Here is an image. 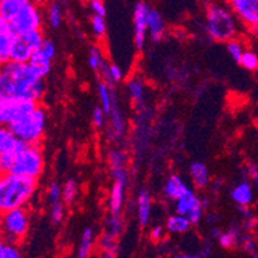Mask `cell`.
Wrapping results in <instances>:
<instances>
[{"instance_id":"obj_26","label":"cell","mask_w":258,"mask_h":258,"mask_svg":"<svg viewBox=\"0 0 258 258\" xmlns=\"http://www.w3.org/2000/svg\"><path fill=\"white\" fill-rule=\"evenodd\" d=\"M47 20L48 24L52 29L57 30L61 27L62 22H63V11H62V4L56 3V2H53V3L49 4L47 9Z\"/></svg>"},{"instance_id":"obj_27","label":"cell","mask_w":258,"mask_h":258,"mask_svg":"<svg viewBox=\"0 0 258 258\" xmlns=\"http://www.w3.org/2000/svg\"><path fill=\"white\" fill-rule=\"evenodd\" d=\"M93 230H92L91 227L85 229L82 234V238H80V244L79 248H78L77 258H88V255L91 254L92 246H93Z\"/></svg>"},{"instance_id":"obj_17","label":"cell","mask_w":258,"mask_h":258,"mask_svg":"<svg viewBox=\"0 0 258 258\" xmlns=\"http://www.w3.org/2000/svg\"><path fill=\"white\" fill-rule=\"evenodd\" d=\"M190 186L183 181L179 174H170L163 186V195L170 202H176L182 195H185Z\"/></svg>"},{"instance_id":"obj_6","label":"cell","mask_w":258,"mask_h":258,"mask_svg":"<svg viewBox=\"0 0 258 258\" xmlns=\"http://www.w3.org/2000/svg\"><path fill=\"white\" fill-rule=\"evenodd\" d=\"M30 211L20 207L0 214V236L7 243L15 244L24 240L30 230Z\"/></svg>"},{"instance_id":"obj_41","label":"cell","mask_w":258,"mask_h":258,"mask_svg":"<svg viewBox=\"0 0 258 258\" xmlns=\"http://www.w3.org/2000/svg\"><path fill=\"white\" fill-rule=\"evenodd\" d=\"M243 173L245 174V178L254 179L258 176V165L253 163V161H248L245 167H244Z\"/></svg>"},{"instance_id":"obj_16","label":"cell","mask_w":258,"mask_h":258,"mask_svg":"<svg viewBox=\"0 0 258 258\" xmlns=\"http://www.w3.org/2000/svg\"><path fill=\"white\" fill-rule=\"evenodd\" d=\"M147 26H149L150 39L154 43H160L164 39L165 32H167V24L163 15L153 7H150L149 13H147Z\"/></svg>"},{"instance_id":"obj_18","label":"cell","mask_w":258,"mask_h":258,"mask_svg":"<svg viewBox=\"0 0 258 258\" xmlns=\"http://www.w3.org/2000/svg\"><path fill=\"white\" fill-rule=\"evenodd\" d=\"M232 202L238 207H250L253 203V187L248 178H243L231 188L230 192Z\"/></svg>"},{"instance_id":"obj_22","label":"cell","mask_w":258,"mask_h":258,"mask_svg":"<svg viewBox=\"0 0 258 258\" xmlns=\"http://www.w3.org/2000/svg\"><path fill=\"white\" fill-rule=\"evenodd\" d=\"M114 89L115 87L110 85L109 83H106L103 79L98 80V83H97V94H98V98H100V106L107 116L111 112Z\"/></svg>"},{"instance_id":"obj_2","label":"cell","mask_w":258,"mask_h":258,"mask_svg":"<svg viewBox=\"0 0 258 258\" xmlns=\"http://www.w3.org/2000/svg\"><path fill=\"white\" fill-rule=\"evenodd\" d=\"M39 188V181L31 177L0 173V214L26 207Z\"/></svg>"},{"instance_id":"obj_15","label":"cell","mask_w":258,"mask_h":258,"mask_svg":"<svg viewBox=\"0 0 258 258\" xmlns=\"http://www.w3.org/2000/svg\"><path fill=\"white\" fill-rule=\"evenodd\" d=\"M110 124H109V137L111 141L120 142L123 141L126 133L125 117H124L123 110L119 103L116 91L114 89V96H112V107L111 112L109 114Z\"/></svg>"},{"instance_id":"obj_39","label":"cell","mask_w":258,"mask_h":258,"mask_svg":"<svg viewBox=\"0 0 258 258\" xmlns=\"http://www.w3.org/2000/svg\"><path fill=\"white\" fill-rule=\"evenodd\" d=\"M106 112L103 111V109L100 105L96 106L93 110V114H92V121H93V125L97 129H102L106 124Z\"/></svg>"},{"instance_id":"obj_51","label":"cell","mask_w":258,"mask_h":258,"mask_svg":"<svg viewBox=\"0 0 258 258\" xmlns=\"http://www.w3.org/2000/svg\"><path fill=\"white\" fill-rule=\"evenodd\" d=\"M254 73H255V78H257V80H258V70L254 71Z\"/></svg>"},{"instance_id":"obj_4","label":"cell","mask_w":258,"mask_h":258,"mask_svg":"<svg viewBox=\"0 0 258 258\" xmlns=\"http://www.w3.org/2000/svg\"><path fill=\"white\" fill-rule=\"evenodd\" d=\"M48 112L44 106L39 103L36 109L13 121L9 128L16 137L25 144L40 145L47 132Z\"/></svg>"},{"instance_id":"obj_44","label":"cell","mask_w":258,"mask_h":258,"mask_svg":"<svg viewBox=\"0 0 258 258\" xmlns=\"http://www.w3.org/2000/svg\"><path fill=\"white\" fill-rule=\"evenodd\" d=\"M6 32H13L12 26H11V21L7 20V18L0 13V34H6Z\"/></svg>"},{"instance_id":"obj_37","label":"cell","mask_w":258,"mask_h":258,"mask_svg":"<svg viewBox=\"0 0 258 258\" xmlns=\"http://www.w3.org/2000/svg\"><path fill=\"white\" fill-rule=\"evenodd\" d=\"M18 146L16 149L8 150V151H4V153L0 154V173H9L11 172V168L13 165V160H15L16 151H17Z\"/></svg>"},{"instance_id":"obj_48","label":"cell","mask_w":258,"mask_h":258,"mask_svg":"<svg viewBox=\"0 0 258 258\" xmlns=\"http://www.w3.org/2000/svg\"><path fill=\"white\" fill-rule=\"evenodd\" d=\"M253 181H254V187H255V188H257V190H258V176H257V177H255V178H254V179H253Z\"/></svg>"},{"instance_id":"obj_9","label":"cell","mask_w":258,"mask_h":258,"mask_svg":"<svg viewBox=\"0 0 258 258\" xmlns=\"http://www.w3.org/2000/svg\"><path fill=\"white\" fill-rule=\"evenodd\" d=\"M38 105L39 102L27 98H0V125L9 126L36 109Z\"/></svg>"},{"instance_id":"obj_47","label":"cell","mask_w":258,"mask_h":258,"mask_svg":"<svg viewBox=\"0 0 258 258\" xmlns=\"http://www.w3.org/2000/svg\"><path fill=\"white\" fill-rule=\"evenodd\" d=\"M174 258H200L199 255H195V254H178L176 255Z\"/></svg>"},{"instance_id":"obj_38","label":"cell","mask_w":258,"mask_h":258,"mask_svg":"<svg viewBox=\"0 0 258 258\" xmlns=\"http://www.w3.org/2000/svg\"><path fill=\"white\" fill-rule=\"evenodd\" d=\"M63 204L64 203L61 200V202H57L50 206L49 216H50V220H52V222L54 223V225H57V223L61 222L62 218H63V214H64Z\"/></svg>"},{"instance_id":"obj_28","label":"cell","mask_w":258,"mask_h":258,"mask_svg":"<svg viewBox=\"0 0 258 258\" xmlns=\"http://www.w3.org/2000/svg\"><path fill=\"white\" fill-rule=\"evenodd\" d=\"M79 195V185L75 178H69L62 186V202L64 204H73L78 199Z\"/></svg>"},{"instance_id":"obj_45","label":"cell","mask_w":258,"mask_h":258,"mask_svg":"<svg viewBox=\"0 0 258 258\" xmlns=\"http://www.w3.org/2000/svg\"><path fill=\"white\" fill-rule=\"evenodd\" d=\"M164 235V229L161 226H155L151 229V234H150V238L153 239L154 241H160L161 238Z\"/></svg>"},{"instance_id":"obj_40","label":"cell","mask_w":258,"mask_h":258,"mask_svg":"<svg viewBox=\"0 0 258 258\" xmlns=\"http://www.w3.org/2000/svg\"><path fill=\"white\" fill-rule=\"evenodd\" d=\"M89 7H91L93 15L101 16V17H106L107 15V9H106L103 0H89Z\"/></svg>"},{"instance_id":"obj_32","label":"cell","mask_w":258,"mask_h":258,"mask_svg":"<svg viewBox=\"0 0 258 258\" xmlns=\"http://www.w3.org/2000/svg\"><path fill=\"white\" fill-rule=\"evenodd\" d=\"M121 213H110L109 218H107V222H106V226H107V230H106V235H109L110 238L116 239L119 232L121 230Z\"/></svg>"},{"instance_id":"obj_35","label":"cell","mask_w":258,"mask_h":258,"mask_svg":"<svg viewBox=\"0 0 258 258\" xmlns=\"http://www.w3.org/2000/svg\"><path fill=\"white\" fill-rule=\"evenodd\" d=\"M91 27L93 35L97 39L105 38L106 31H107V24H106L105 17H101V16L92 15L91 17Z\"/></svg>"},{"instance_id":"obj_49","label":"cell","mask_w":258,"mask_h":258,"mask_svg":"<svg viewBox=\"0 0 258 258\" xmlns=\"http://www.w3.org/2000/svg\"><path fill=\"white\" fill-rule=\"evenodd\" d=\"M53 2H56V3H59V4H63L66 0H53Z\"/></svg>"},{"instance_id":"obj_12","label":"cell","mask_w":258,"mask_h":258,"mask_svg":"<svg viewBox=\"0 0 258 258\" xmlns=\"http://www.w3.org/2000/svg\"><path fill=\"white\" fill-rule=\"evenodd\" d=\"M204 204L192 188H188L185 195H182L178 200L174 202V211L178 214H183L192 225H198L204 216Z\"/></svg>"},{"instance_id":"obj_3","label":"cell","mask_w":258,"mask_h":258,"mask_svg":"<svg viewBox=\"0 0 258 258\" xmlns=\"http://www.w3.org/2000/svg\"><path fill=\"white\" fill-rule=\"evenodd\" d=\"M238 18L229 7L220 3H209L206 9L207 35L211 40L217 43H227L231 39L238 38Z\"/></svg>"},{"instance_id":"obj_31","label":"cell","mask_w":258,"mask_h":258,"mask_svg":"<svg viewBox=\"0 0 258 258\" xmlns=\"http://www.w3.org/2000/svg\"><path fill=\"white\" fill-rule=\"evenodd\" d=\"M240 238L241 236L239 230L236 227H231L226 232H221V235L218 236V241L223 248H232V246H236L240 243Z\"/></svg>"},{"instance_id":"obj_20","label":"cell","mask_w":258,"mask_h":258,"mask_svg":"<svg viewBox=\"0 0 258 258\" xmlns=\"http://www.w3.org/2000/svg\"><path fill=\"white\" fill-rule=\"evenodd\" d=\"M126 91H128L129 98L132 100V102L135 103L138 107H142L145 106V97H146V84H145V80L138 75L129 78V80L126 82Z\"/></svg>"},{"instance_id":"obj_7","label":"cell","mask_w":258,"mask_h":258,"mask_svg":"<svg viewBox=\"0 0 258 258\" xmlns=\"http://www.w3.org/2000/svg\"><path fill=\"white\" fill-rule=\"evenodd\" d=\"M43 29L31 30L24 34H16L12 47V61L29 62L32 53L43 45L45 40Z\"/></svg>"},{"instance_id":"obj_13","label":"cell","mask_w":258,"mask_h":258,"mask_svg":"<svg viewBox=\"0 0 258 258\" xmlns=\"http://www.w3.org/2000/svg\"><path fill=\"white\" fill-rule=\"evenodd\" d=\"M56 54L57 47L54 41L50 40V39H45L43 45L32 53L29 63L35 69V71L40 77L45 78L52 70V64L56 58Z\"/></svg>"},{"instance_id":"obj_33","label":"cell","mask_w":258,"mask_h":258,"mask_svg":"<svg viewBox=\"0 0 258 258\" xmlns=\"http://www.w3.org/2000/svg\"><path fill=\"white\" fill-rule=\"evenodd\" d=\"M226 50H227V53L234 61L239 62L241 56H243V53L245 52V45H244L243 41L239 40L238 38H235L226 43Z\"/></svg>"},{"instance_id":"obj_25","label":"cell","mask_w":258,"mask_h":258,"mask_svg":"<svg viewBox=\"0 0 258 258\" xmlns=\"http://www.w3.org/2000/svg\"><path fill=\"white\" fill-rule=\"evenodd\" d=\"M20 140L7 125H0V154L8 150H13L20 145Z\"/></svg>"},{"instance_id":"obj_19","label":"cell","mask_w":258,"mask_h":258,"mask_svg":"<svg viewBox=\"0 0 258 258\" xmlns=\"http://www.w3.org/2000/svg\"><path fill=\"white\" fill-rule=\"evenodd\" d=\"M153 211V197L147 188H142L137 197V217L141 227H146L150 223Z\"/></svg>"},{"instance_id":"obj_43","label":"cell","mask_w":258,"mask_h":258,"mask_svg":"<svg viewBox=\"0 0 258 258\" xmlns=\"http://www.w3.org/2000/svg\"><path fill=\"white\" fill-rule=\"evenodd\" d=\"M240 241H241V245H243V248L246 250V252L255 253V244L250 235H244V236H241Z\"/></svg>"},{"instance_id":"obj_21","label":"cell","mask_w":258,"mask_h":258,"mask_svg":"<svg viewBox=\"0 0 258 258\" xmlns=\"http://www.w3.org/2000/svg\"><path fill=\"white\" fill-rule=\"evenodd\" d=\"M190 177L194 186L198 188H206L211 183V174L206 163L194 161L190 164Z\"/></svg>"},{"instance_id":"obj_11","label":"cell","mask_w":258,"mask_h":258,"mask_svg":"<svg viewBox=\"0 0 258 258\" xmlns=\"http://www.w3.org/2000/svg\"><path fill=\"white\" fill-rule=\"evenodd\" d=\"M111 176L114 178L109 195L110 213H121L125 203L126 186L129 182V174L126 168H114L111 169Z\"/></svg>"},{"instance_id":"obj_8","label":"cell","mask_w":258,"mask_h":258,"mask_svg":"<svg viewBox=\"0 0 258 258\" xmlns=\"http://www.w3.org/2000/svg\"><path fill=\"white\" fill-rule=\"evenodd\" d=\"M11 26L15 34L43 29V15L38 2H27L21 7L20 11L11 20Z\"/></svg>"},{"instance_id":"obj_50","label":"cell","mask_w":258,"mask_h":258,"mask_svg":"<svg viewBox=\"0 0 258 258\" xmlns=\"http://www.w3.org/2000/svg\"><path fill=\"white\" fill-rule=\"evenodd\" d=\"M255 126H257V129H258V116H257V119H255Z\"/></svg>"},{"instance_id":"obj_36","label":"cell","mask_w":258,"mask_h":258,"mask_svg":"<svg viewBox=\"0 0 258 258\" xmlns=\"http://www.w3.org/2000/svg\"><path fill=\"white\" fill-rule=\"evenodd\" d=\"M45 198H47V202L49 203V206L54 204L57 202H61L62 200V186L59 185L57 181H52L49 185L47 186V190H45Z\"/></svg>"},{"instance_id":"obj_5","label":"cell","mask_w":258,"mask_h":258,"mask_svg":"<svg viewBox=\"0 0 258 258\" xmlns=\"http://www.w3.org/2000/svg\"><path fill=\"white\" fill-rule=\"evenodd\" d=\"M44 168L45 158L40 145L25 144L21 141L9 173L39 179L44 173Z\"/></svg>"},{"instance_id":"obj_34","label":"cell","mask_w":258,"mask_h":258,"mask_svg":"<svg viewBox=\"0 0 258 258\" xmlns=\"http://www.w3.org/2000/svg\"><path fill=\"white\" fill-rule=\"evenodd\" d=\"M238 63L245 70L254 73V71L258 70V54L253 50L245 49Z\"/></svg>"},{"instance_id":"obj_10","label":"cell","mask_w":258,"mask_h":258,"mask_svg":"<svg viewBox=\"0 0 258 258\" xmlns=\"http://www.w3.org/2000/svg\"><path fill=\"white\" fill-rule=\"evenodd\" d=\"M226 3L250 34L258 36V0H226Z\"/></svg>"},{"instance_id":"obj_14","label":"cell","mask_w":258,"mask_h":258,"mask_svg":"<svg viewBox=\"0 0 258 258\" xmlns=\"http://www.w3.org/2000/svg\"><path fill=\"white\" fill-rule=\"evenodd\" d=\"M150 6L145 3L144 0L137 2L133 9V26H135V45L137 50H142L146 44L147 32V13H149Z\"/></svg>"},{"instance_id":"obj_30","label":"cell","mask_w":258,"mask_h":258,"mask_svg":"<svg viewBox=\"0 0 258 258\" xmlns=\"http://www.w3.org/2000/svg\"><path fill=\"white\" fill-rule=\"evenodd\" d=\"M105 63H106V59L103 58L101 48L98 47V45H92V47H89V50H88L89 68H91L93 71H96V73H98Z\"/></svg>"},{"instance_id":"obj_23","label":"cell","mask_w":258,"mask_h":258,"mask_svg":"<svg viewBox=\"0 0 258 258\" xmlns=\"http://www.w3.org/2000/svg\"><path fill=\"white\" fill-rule=\"evenodd\" d=\"M191 226H192L191 221L186 216L178 213L169 216L167 222H165V227L172 234H183V232H187Z\"/></svg>"},{"instance_id":"obj_42","label":"cell","mask_w":258,"mask_h":258,"mask_svg":"<svg viewBox=\"0 0 258 258\" xmlns=\"http://www.w3.org/2000/svg\"><path fill=\"white\" fill-rule=\"evenodd\" d=\"M3 258H22V254L17 249V246H15V244L7 243L6 248H4Z\"/></svg>"},{"instance_id":"obj_1","label":"cell","mask_w":258,"mask_h":258,"mask_svg":"<svg viewBox=\"0 0 258 258\" xmlns=\"http://www.w3.org/2000/svg\"><path fill=\"white\" fill-rule=\"evenodd\" d=\"M44 94V78L29 62L11 61L0 66V98H27L40 102Z\"/></svg>"},{"instance_id":"obj_46","label":"cell","mask_w":258,"mask_h":258,"mask_svg":"<svg viewBox=\"0 0 258 258\" xmlns=\"http://www.w3.org/2000/svg\"><path fill=\"white\" fill-rule=\"evenodd\" d=\"M7 245V241L4 240L2 236H0V258H3V254H4V248H6Z\"/></svg>"},{"instance_id":"obj_29","label":"cell","mask_w":258,"mask_h":258,"mask_svg":"<svg viewBox=\"0 0 258 258\" xmlns=\"http://www.w3.org/2000/svg\"><path fill=\"white\" fill-rule=\"evenodd\" d=\"M128 153L124 149H112L109 151L110 169L114 168H126L128 164Z\"/></svg>"},{"instance_id":"obj_24","label":"cell","mask_w":258,"mask_h":258,"mask_svg":"<svg viewBox=\"0 0 258 258\" xmlns=\"http://www.w3.org/2000/svg\"><path fill=\"white\" fill-rule=\"evenodd\" d=\"M15 36V32L0 34V66L12 61V47Z\"/></svg>"}]
</instances>
